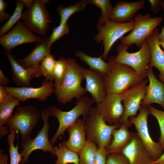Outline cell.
<instances>
[{
  "label": "cell",
  "instance_id": "1",
  "mask_svg": "<svg viewBox=\"0 0 164 164\" xmlns=\"http://www.w3.org/2000/svg\"><path fill=\"white\" fill-rule=\"evenodd\" d=\"M110 56L108 62L111 70L104 78L106 94L109 93H120L136 87L144 80L131 67L115 62Z\"/></svg>",
  "mask_w": 164,
  "mask_h": 164
},
{
  "label": "cell",
  "instance_id": "2",
  "mask_svg": "<svg viewBox=\"0 0 164 164\" xmlns=\"http://www.w3.org/2000/svg\"><path fill=\"white\" fill-rule=\"evenodd\" d=\"M67 70L63 82L57 89H55L56 100L62 104L71 101L74 98L77 99L87 92L81 86L84 79L82 67L74 59H67Z\"/></svg>",
  "mask_w": 164,
  "mask_h": 164
},
{
  "label": "cell",
  "instance_id": "3",
  "mask_svg": "<svg viewBox=\"0 0 164 164\" xmlns=\"http://www.w3.org/2000/svg\"><path fill=\"white\" fill-rule=\"evenodd\" d=\"M86 140L94 143L98 148H105L111 142L113 133L121 124H107L95 107H91L87 116L83 119Z\"/></svg>",
  "mask_w": 164,
  "mask_h": 164
},
{
  "label": "cell",
  "instance_id": "4",
  "mask_svg": "<svg viewBox=\"0 0 164 164\" xmlns=\"http://www.w3.org/2000/svg\"><path fill=\"white\" fill-rule=\"evenodd\" d=\"M94 103L92 98L83 96L78 99L75 107L69 111H63L55 106L48 107L50 116L56 118L59 123L58 129L50 140L52 146L54 145L59 136H64L65 131L75 122L79 116L83 115V119L87 116Z\"/></svg>",
  "mask_w": 164,
  "mask_h": 164
},
{
  "label": "cell",
  "instance_id": "5",
  "mask_svg": "<svg viewBox=\"0 0 164 164\" xmlns=\"http://www.w3.org/2000/svg\"><path fill=\"white\" fill-rule=\"evenodd\" d=\"M130 46L121 43L118 44L116 49L117 54L115 56L113 57V60L115 62L131 67L145 80L147 77L146 69L151 60L150 51L146 39L137 52H128Z\"/></svg>",
  "mask_w": 164,
  "mask_h": 164
},
{
  "label": "cell",
  "instance_id": "6",
  "mask_svg": "<svg viewBox=\"0 0 164 164\" xmlns=\"http://www.w3.org/2000/svg\"><path fill=\"white\" fill-rule=\"evenodd\" d=\"M41 118L38 109L31 105L21 107L17 106L16 111L8 120L7 125L9 132H19L21 141L30 137L33 129Z\"/></svg>",
  "mask_w": 164,
  "mask_h": 164
},
{
  "label": "cell",
  "instance_id": "7",
  "mask_svg": "<svg viewBox=\"0 0 164 164\" xmlns=\"http://www.w3.org/2000/svg\"><path fill=\"white\" fill-rule=\"evenodd\" d=\"M48 0H35L23 13L21 19L27 28L33 33L46 36L50 23H52L45 5Z\"/></svg>",
  "mask_w": 164,
  "mask_h": 164
},
{
  "label": "cell",
  "instance_id": "8",
  "mask_svg": "<svg viewBox=\"0 0 164 164\" xmlns=\"http://www.w3.org/2000/svg\"><path fill=\"white\" fill-rule=\"evenodd\" d=\"M41 118L43 121V125L35 138H29L21 141L20 144L22 150L20 153L22 160L19 164L29 163V158L31 153L34 150L40 149L44 152H49L54 157L56 156L53 146L49 140L48 132L50 126L48 119L50 116L48 108L41 111Z\"/></svg>",
  "mask_w": 164,
  "mask_h": 164
},
{
  "label": "cell",
  "instance_id": "9",
  "mask_svg": "<svg viewBox=\"0 0 164 164\" xmlns=\"http://www.w3.org/2000/svg\"><path fill=\"white\" fill-rule=\"evenodd\" d=\"M133 19L125 23H119L109 20L97 25L98 33L94 39L97 43H102L104 49L101 56L104 60L107 59L109 52L114 44L125 33L132 31L135 25Z\"/></svg>",
  "mask_w": 164,
  "mask_h": 164
},
{
  "label": "cell",
  "instance_id": "10",
  "mask_svg": "<svg viewBox=\"0 0 164 164\" xmlns=\"http://www.w3.org/2000/svg\"><path fill=\"white\" fill-rule=\"evenodd\" d=\"M135 23L131 32L128 35L120 39L121 43L130 46L136 44L141 47L143 42L161 23L162 18L158 17L152 18L151 14H138L133 19Z\"/></svg>",
  "mask_w": 164,
  "mask_h": 164
},
{
  "label": "cell",
  "instance_id": "11",
  "mask_svg": "<svg viewBox=\"0 0 164 164\" xmlns=\"http://www.w3.org/2000/svg\"><path fill=\"white\" fill-rule=\"evenodd\" d=\"M139 111L137 116L129 118L130 122L134 125L138 135L155 161L161 156L163 149L159 142L153 141L149 134L147 118L150 113L147 106L141 105Z\"/></svg>",
  "mask_w": 164,
  "mask_h": 164
},
{
  "label": "cell",
  "instance_id": "12",
  "mask_svg": "<svg viewBox=\"0 0 164 164\" xmlns=\"http://www.w3.org/2000/svg\"><path fill=\"white\" fill-rule=\"evenodd\" d=\"M130 90L120 93L107 94L104 99L97 104V109L107 124L119 123L124 112L122 101Z\"/></svg>",
  "mask_w": 164,
  "mask_h": 164
},
{
  "label": "cell",
  "instance_id": "13",
  "mask_svg": "<svg viewBox=\"0 0 164 164\" xmlns=\"http://www.w3.org/2000/svg\"><path fill=\"white\" fill-rule=\"evenodd\" d=\"M41 39L29 30L20 20L12 30L0 36V44L5 51L10 52L17 46L24 43H36Z\"/></svg>",
  "mask_w": 164,
  "mask_h": 164
},
{
  "label": "cell",
  "instance_id": "14",
  "mask_svg": "<svg viewBox=\"0 0 164 164\" xmlns=\"http://www.w3.org/2000/svg\"><path fill=\"white\" fill-rule=\"evenodd\" d=\"M148 82L146 79L144 80L139 85L130 89L124 98L122 102L124 112L119 124L132 125L129 119L135 116L140 110L142 102L146 95Z\"/></svg>",
  "mask_w": 164,
  "mask_h": 164
},
{
  "label": "cell",
  "instance_id": "15",
  "mask_svg": "<svg viewBox=\"0 0 164 164\" xmlns=\"http://www.w3.org/2000/svg\"><path fill=\"white\" fill-rule=\"evenodd\" d=\"M4 87L9 94L23 102L29 99H36L39 101H45L54 93L55 88L53 81L45 80L42 85L38 88L29 87Z\"/></svg>",
  "mask_w": 164,
  "mask_h": 164
},
{
  "label": "cell",
  "instance_id": "16",
  "mask_svg": "<svg viewBox=\"0 0 164 164\" xmlns=\"http://www.w3.org/2000/svg\"><path fill=\"white\" fill-rule=\"evenodd\" d=\"M5 54L10 64L12 80L18 87H29L32 79L42 75L40 64L25 68L17 62L10 52L5 51Z\"/></svg>",
  "mask_w": 164,
  "mask_h": 164
},
{
  "label": "cell",
  "instance_id": "17",
  "mask_svg": "<svg viewBox=\"0 0 164 164\" xmlns=\"http://www.w3.org/2000/svg\"><path fill=\"white\" fill-rule=\"evenodd\" d=\"M121 152L128 159L130 164H152L154 161L137 132Z\"/></svg>",
  "mask_w": 164,
  "mask_h": 164
},
{
  "label": "cell",
  "instance_id": "18",
  "mask_svg": "<svg viewBox=\"0 0 164 164\" xmlns=\"http://www.w3.org/2000/svg\"><path fill=\"white\" fill-rule=\"evenodd\" d=\"M145 2L119 1L113 7L109 20L119 23H125L133 20L136 13L144 7Z\"/></svg>",
  "mask_w": 164,
  "mask_h": 164
},
{
  "label": "cell",
  "instance_id": "19",
  "mask_svg": "<svg viewBox=\"0 0 164 164\" xmlns=\"http://www.w3.org/2000/svg\"><path fill=\"white\" fill-rule=\"evenodd\" d=\"M84 79L85 87L87 92L91 95L96 104L102 102L105 98L106 94L104 86V77L100 73L82 67Z\"/></svg>",
  "mask_w": 164,
  "mask_h": 164
},
{
  "label": "cell",
  "instance_id": "20",
  "mask_svg": "<svg viewBox=\"0 0 164 164\" xmlns=\"http://www.w3.org/2000/svg\"><path fill=\"white\" fill-rule=\"evenodd\" d=\"M147 76L149 84L141 105L147 106L152 103L160 105L164 110V83L159 80L155 76L152 67L148 66L146 69Z\"/></svg>",
  "mask_w": 164,
  "mask_h": 164
},
{
  "label": "cell",
  "instance_id": "21",
  "mask_svg": "<svg viewBox=\"0 0 164 164\" xmlns=\"http://www.w3.org/2000/svg\"><path fill=\"white\" fill-rule=\"evenodd\" d=\"M159 29L156 28L146 39L151 53V60L149 66L155 67L160 73V81L164 83V51L161 48L159 43Z\"/></svg>",
  "mask_w": 164,
  "mask_h": 164
},
{
  "label": "cell",
  "instance_id": "22",
  "mask_svg": "<svg viewBox=\"0 0 164 164\" xmlns=\"http://www.w3.org/2000/svg\"><path fill=\"white\" fill-rule=\"evenodd\" d=\"M50 48L48 38H42L39 41L36 43L34 48L27 56L22 59L16 60L25 68L39 65L43 60L50 53Z\"/></svg>",
  "mask_w": 164,
  "mask_h": 164
},
{
  "label": "cell",
  "instance_id": "23",
  "mask_svg": "<svg viewBox=\"0 0 164 164\" xmlns=\"http://www.w3.org/2000/svg\"><path fill=\"white\" fill-rule=\"evenodd\" d=\"M69 134L68 140L65 142L67 147L78 153L85 145L86 139L84 121L78 118L67 130Z\"/></svg>",
  "mask_w": 164,
  "mask_h": 164
},
{
  "label": "cell",
  "instance_id": "24",
  "mask_svg": "<svg viewBox=\"0 0 164 164\" xmlns=\"http://www.w3.org/2000/svg\"><path fill=\"white\" fill-rule=\"evenodd\" d=\"M131 125L121 124L120 127L113 132V139L105 148L108 154L121 152L122 149L131 140L135 133L129 131Z\"/></svg>",
  "mask_w": 164,
  "mask_h": 164
},
{
  "label": "cell",
  "instance_id": "25",
  "mask_svg": "<svg viewBox=\"0 0 164 164\" xmlns=\"http://www.w3.org/2000/svg\"><path fill=\"white\" fill-rule=\"evenodd\" d=\"M20 101L9 94L7 97L0 102V138L9 132L7 126H3L12 116L15 108L19 105Z\"/></svg>",
  "mask_w": 164,
  "mask_h": 164
},
{
  "label": "cell",
  "instance_id": "26",
  "mask_svg": "<svg viewBox=\"0 0 164 164\" xmlns=\"http://www.w3.org/2000/svg\"><path fill=\"white\" fill-rule=\"evenodd\" d=\"M75 56L87 64L90 69L100 73L104 77L111 70L110 63L104 61L101 56L97 57H92L82 51H77L75 53Z\"/></svg>",
  "mask_w": 164,
  "mask_h": 164
},
{
  "label": "cell",
  "instance_id": "27",
  "mask_svg": "<svg viewBox=\"0 0 164 164\" xmlns=\"http://www.w3.org/2000/svg\"><path fill=\"white\" fill-rule=\"evenodd\" d=\"M55 154L57 159L54 164H79V158L77 153L69 149L65 142L60 143L58 146L54 147Z\"/></svg>",
  "mask_w": 164,
  "mask_h": 164
},
{
  "label": "cell",
  "instance_id": "28",
  "mask_svg": "<svg viewBox=\"0 0 164 164\" xmlns=\"http://www.w3.org/2000/svg\"><path fill=\"white\" fill-rule=\"evenodd\" d=\"M87 4V0H82L67 6L63 5L58 6L56 11L60 17V23L67 22L68 19L71 15L84 10Z\"/></svg>",
  "mask_w": 164,
  "mask_h": 164
},
{
  "label": "cell",
  "instance_id": "29",
  "mask_svg": "<svg viewBox=\"0 0 164 164\" xmlns=\"http://www.w3.org/2000/svg\"><path fill=\"white\" fill-rule=\"evenodd\" d=\"M97 148L94 143L86 140L84 146L77 153L79 164H95Z\"/></svg>",
  "mask_w": 164,
  "mask_h": 164
},
{
  "label": "cell",
  "instance_id": "30",
  "mask_svg": "<svg viewBox=\"0 0 164 164\" xmlns=\"http://www.w3.org/2000/svg\"><path fill=\"white\" fill-rule=\"evenodd\" d=\"M15 3L16 7L13 13L6 23L0 27V36L10 31L14 26L21 19L24 5L21 0H16Z\"/></svg>",
  "mask_w": 164,
  "mask_h": 164
},
{
  "label": "cell",
  "instance_id": "31",
  "mask_svg": "<svg viewBox=\"0 0 164 164\" xmlns=\"http://www.w3.org/2000/svg\"><path fill=\"white\" fill-rule=\"evenodd\" d=\"M68 59L63 56L57 60L54 68L53 82L55 89L58 88L63 80L67 65Z\"/></svg>",
  "mask_w": 164,
  "mask_h": 164
},
{
  "label": "cell",
  "instance_id": "32",
  "mask_svg": "<svg viewBox=\"0 0 164 164\" xmlns=\"http://www.w3.org/2000/svg\"><path fill=\"white\" fill-rule=\"evenodd\" d=\"M56 60L53 54L47 55L40 64L42 75L45 80L53 82L54 71Z\"/></svg>",
  "mask_w": 164,
  "mask_h": 164
},
{
  "label": "cell",
  "instance_id": "33",
  "mask_svg": "<svg viewBox=\"0 0 164 164\" xmlns=\"http://www.w3.org/2000/svg\"><path fill=\"white\" fill-rule=\"evenodd\" d=\"M87 4L94 5L99 8L101 15L99 19L97 25L103 23L109 20L110 13L113 7L110 0H87Z\"/></svg>",
  "mask_w": 164,
  "mask_h": 164
},
{
  "label": "cell",
  "instance_id": "34",
  "mask_svg": "<svg viewBox=\"0 0 164 164\" xmlns=\"http://www.w3.org/2000/svg\"><path fill=\"white\" fill-rule=\"evenodd\" d=\"M8 136L7 140L9 145V152L10 157V164H19L22 160V157L18 152V144L15 146L14 142L16 132L13 131Z\"/></svg>",
  "mask_w": 164,
  "mask_h": 164
},
{
  "label": "cell",
  "instance_id": "35",
  "mask_svg": "<svg viewBox=\"0 0 164 164\" xmlns=\"http://www.w3.org/2000/svg\"><path fill=\"white\" fill-rule=\"evenodd\" d=\"M147 106L150 114L154 116L158 122L160 130L159 142L164 150V111L158 110L150 105Z\"/></svg>",
  "mask_w": 164,
  "mask_h": 164
},
{
  "label": "cell",
  "instance_id": "36",
  "mask_svg": "<svg viewBox=\"0 0 164 164\" xmlns=\"http://www.w3.org/2000/svg\"><path fill=\"white\" fill-rule=\"evenodd\" d=\"M67 23H60L57 26L53 28L51 35L48 37L49 44L50 47L55 42L69 33L70 30Z\"/></svg>",
  "mask_w": 164,
  "mask_h": 164
},
{
  "label": "cell",
  "instance_id": "37",
  "mask_svg": "<svg viewBox=\"0 0 164 164\" xmlns=\"http://www.w3.org/2000/svg\"><path fill=\"white\" fill-rule=\"evenodd\" d=\"M106 164H130L127 158L121 152L108 154Z\"/></svg>",
  "mask_w": 164,
  "mask_h": 164
},
{
  "label": "cell",
  "instance_id": "38",
  "mask_svg": "<svg viewBox=\"0 0 164 164\" xmlns=\"http://www.w3.org/2000/svg\"><path fill=\"white\" fill-rule=\"evenodd\" d=\"M108 155L105 148H97L95 155V164H106Z\"/></svg>",
  "mask_w": 164,
  "mask_h": 164
},
{
  "label": "cell",
  "instance_id": "39",
  "mask_svg": "<svg viewBox=\"0 0 164 164\" xmlns=\"http://www.w3.org/2000/svg\"><path fill=\"white\" fill-rule=\"evenodd\" d=\"M7 6V4L3 0H0V23L7 21L9 19L11 15L8 13L5 10Z\"/></svg>",
  "mask_w": 164,
  "mask_h": 164
},
{
  "label": "cell",
  "instance_id": "40",
  "mask_svg": "<svg viewBox=\"0 0 164 164\" xmlns=\"http://www.w3.org/2000/svg\"><path fill=\"white\" fill-rule=\"evenodd\" d=\"M151 11L154 14L158 13L160 10L159 0H149Z\"/></svg>",
  "mask_w": 164,
  "mask_h": 164
},
{
  "label": "cell",
  "instance_id": "41",
  "mask_svg": "<svg viewBox=\"0 0 164 164\" xmlns=\"http://www.w3.org/2000/svg\"><path fill=\"white\" fill-rule=\"evenodd\" d=\"M10 83V81L0 70V85L5 86Z\"/></svg>",
  "mask_w": 164,
  "mask_h": 164
},
{
  "label": "cell",
  "instance_id": "42",
  "mask_svg": "<svg viewBox=\"0 0 164 164\" xmlns=\"http://www.w3.org/2000/svg\"><path fill=\"white\" fill-rule=\"evenodd\" d=\"M9 94L4 86L0 85V102L5 99Z\"/></svg>",
  "mask_w": 164,
  "mask_h": 164
},
{
  "label": "cell",
  "instance_id": "43",
  "mask_svg": "<svg viewBox=\"0 0 164 164\" xmlns=\"http://www.w3.org/2000/svg\"><path fill=\"white\" fill-rule=\"evenodd\" d=\"M4 150L0 149V164H8V155L4 153Z\"/></svg>",
  "mask_w": 164,
  "mask_h": 164
},
{
  "label": "cell",
  "instance_id": "44",
  "mask_svg": "<svg viewBox=\"0 0 164 164\" xmlns=\"http://www.w3.org/2000/svg\"><path fill=\"white\" fill-rule=\"evenodd\" d=\"M152 164H164V152L160 158L154 161Z\"/></svg>",
  "mask_w": 164,
  "mask_h": 164
},
{
  "label": "cell",
  "instance_id": "45",
  "mask_svg": "<svg viewBox=\"0 0 164 164\" xmlns=\"http://www.w3.org/2000/svg\"><path fill=\"white\" fill-rule=\"evenodd\" d=\"M22 2L27 9L33 3L32 0H21Z\"/></svg>",
  "mask_w": 164,
  "mask_h": 164
},
{
  "label": "cell",
  "instance_id": "46",
  "mask_svg": "<svg viewBox=\"0 0 164 164\" xmlns=\"http://www.w3.org/2000/svg\"><path fill=\"white\" fill-rule=\"evenodd\" d=\"M159 41H164V26L162 28L161 32L159 34Z\"/></svg>",
  "mask_w": 164,
  "mask_h": 164
},
{
  "label": "cell",
  "instance_id": "47",
  "mask_svg": "<svg viewBox=\"0 0 164 164\" xmlns=\"http://www.w3.org/2000/svg\"><path fill=\"white\" fill-rule=\"evenodd\" d=\"M159 4L160 7L164 11V0H159Z\"/></svg>",
  "mask_w": 164,
  "mask_h": 164
},
{
  "label": "cell",
  "instance_id": "48",
  "mask_svg": "<svg viewBox=\"0 0 164 164\" xmlns=\"http://www.w3.org/2000/svg\"><path fill=\"white\" fill-rule=\"evenodd\" d=\"M159 44L160 46H161L164 50V41H159Z\"/></svg>",
  "mask_w": 164,
  "mask_h": 164
}]
</instances>
